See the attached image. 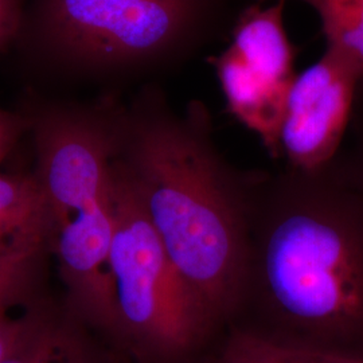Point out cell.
Returning a JSON list of instances; mask_svg holds the SVG:
<instances>
[{"mask_svg":"<svg viewBox=\"0 0 363 363\" xmlns=\"http://www.w3.org/2000/svg\"><path fill=\"white\" fill-rule=\"evenodd\" d=\"M284 7V0L244 7L228 49L208 60L228 111L259 136L272 156L279 151L288 94L298 77V52L286 34Z\"/></svg>","mask_w":363,"mask_h":363,"instance_id":"obj_6","label":"cell"},{"mask_svg":"<svg viewBox=\"0 0 363 363\" xmlns=\"http://www.w3.org/2000/svg\"><path fill=\"white\" fill-rule=\"evenodd\" d=\"M50 237V216L35 175L0 171V261L42 259Z\"/></svg>","mask_w":363,"mask_h":363,"instance_id":"obj_9","label":"cell"},{"mask_svg":"<svg viewBox=\"0 0 363 363\" xmlns=\"http://www.w3.org/2000/svg\"><path fill=\"white\" fill-rule=\"evenodd\" d=\"M334 162L363 187V79L357 89L345 140Z\"/></svg>","mask_w":363,"mask_h":363,"instance_id":"obj_13","label":"cell"},{"mask_svg":"<svg viewBox=\"0 0 363 363\" xmlns=\"http://www.w3.org/2000/svg\"><path fill=\"white\" fill-rule=\"evenodd\" d=\"M210 363H363V358L281 342L233 325Z\"/></svg>","mask_w":363,"mask_h":363,"instance_id":"obj_10","label":"cell"},{"mask_svg":"<svg viewBox=\"0 0 363 363\" xmlns=\"http://www.w3.org/2000/svg\"><path fill=\"white\" fill-rule=\"evenodd\" d=\"M40 259L0 261V303L25 304L35 292V276Z\"/></svg>","mask_w":363,"mask_h":363,"instance_id":"obj_12","label":"cell"},{"mask_svg":"<svg viewBox=\"0 0 363 363\" xmlns=\"http://www.w3.org/2000/svg\"><path fill=\"white\" fill-rule=\"evenodd\" d=\"M97 335L64 304L35 298L0 363H108Z\"/></svg>","mask_w":363,"mask_h":363,"instance_id":"obj_8","label":"cell"},{"mask_svg":"<svg viewBox=\"0 0 363 363\" xmlns=\"http://www.w3.org/2000/svg\"><path fill=\"white\" fill-rule=\"evenodd\" d=\"M115 164L217 325H233L247 279L255 172L220 152L208 106L193 100L177 112L157 89L121 104Z\"/></svg>","mask_w":363,"mask_h":363,"instance_id":"obj_2","label":"cell"},{"mask_svg":"<svg viewBox=\"0 0 363 363\" xmlns=\"http://www.w3.org/2000/svg\"><path fill=\"white\" fill-rule=\"evenodd\" d=\"M16 21V1L0 0V46L13 33Z\"/></svg>","mask_w":363,"mask_h":363,"instance_id":"obj_16","label":"cell"},{"mask_svg":"<svg viewBox=\"0 0 363 363\" xmlns=\"http://www.w3.org/2000/svg\"><path fill=\"white\" fill-rule=\"evenodd\" d=\"M241 0H48L45 26L79 61L128 72L186 64L233 27Z\"/></svg>","mask_w":363,"mask_h":363,"instance_id":"obj_5","label":"cell"},{"mask_svg":"<svg viewBox=\"0 0 363 363\" xmlns=\"http://www.w3.org/2000/svg\"><path fill=\"white\" fill-rule=\"evenodd\" d=\"M358 70L325 48L319 61L298 74L280 128V159L292 169H318L337 155L350 124Z\"/></svg>","mask_w":363,"mask_h":363,"instance_id":"obj_7","label":"cell"},{"mask_svg":"<svg viewBox=\"0 0 363 363\" xmlns=\"http://www.w3.org/2000/svg\"><path fill=\"white\" fill-rule=\"evenodd\" d=\"M28 304H30V301H28ZM15 306H19V304L0 303V361L4 357V354L11 347L15 337L18 335L21 327H22L23 312H25L27 306L23 308L22 313H19L16 316L11 313L13 308H15Z\"/></svg>","mask_w":363,"mask_h":363,"instance_id":"obj_15","label":"cell"},{"mask_svg":"<svg viewBox=\"0 0 363 363\" xmlns=\"http://www.w3.org/2000/svg\"><path fill=\"white\" fill-rule=\"evenodd\" d=\"M121 104L50 108L28 120L52 223L67 310L112 340L115 312L109 252L115 229V152Z\"/></svg>","mask_w":363,"mask_h":363,"instance_id":"obj_3","label":"cell"},{"mask_svg":"<svg viewBox=\"0 0 363 363\" xmlns=\"http://www.w3.org/2000/svg\"><path fill=\"white\" fill-rule=\"evenodd\" d=\"M27 130L28 120L26 117L13 115L0 108V166L13 152Z\"/></svg>","mask_w":363,"mask_h":363,"instance_id":"obj_14","label":"cell"},{"mask_svg":"<svg viewBox=\"0 0 363 363\" xmlns=\"http://www.w3.org/2000/svg\"><path fill=\"white\" fill-rule=\"evenodd\" d=\"M113 167L111 342L139 362H187L220 327L169 257L115 162Z\"/></svg>","mask_w":363,"mask_h":363,"instance_id":"obj_4","label":"cell"},{"mask_svg":"<svg viewBox=\"0 0 363 363\" xmlns=\"http://www.w3.org/2000/svg\"><path fill=\"white\" fill-rule=\"evenodd\" d=\"M262 1L265 0H259ZM298 1L308 4L319 15L327 49L349 60L363 79V0Z\"/></svg>","mask_w":363,"mask_h":363,"instance_id":"obj_11","label":"cell"},{"mask_svg":"<svg viewBox=\"0 0 363 363\" xmlns=\"http://www.w3.org/2000/svg\"><path fill=\"white\" fill-rule=\"evenodd\" d=\"M232 325L363 358V187L334 160L255 172L247 279Z\"/></svg>","mask_w":363,"mask_h":363,"instance_id":"obj_1","label":"cell"}]
</instances>
